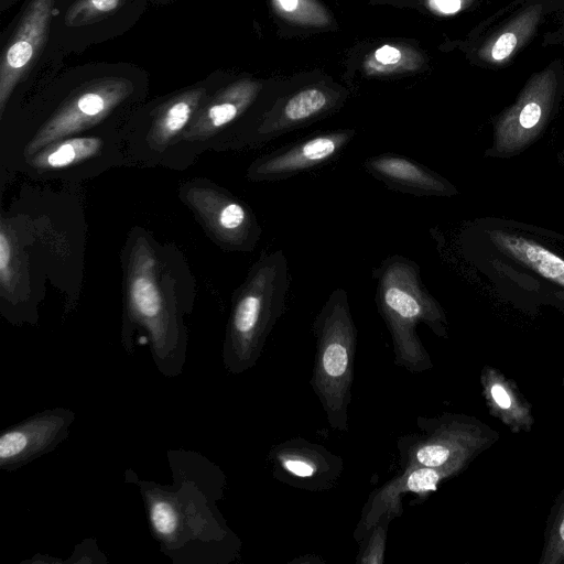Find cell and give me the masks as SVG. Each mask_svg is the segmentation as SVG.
<instances>
[{
  "label": "cell",
  "mask_w": 564,
  "mask_h": 564,
  "mask_svg": "<svg viewBox=\"0 0 564 564\" xmlns=\"http://www.w3.org/2000/svg\"><path fill=\"white\" fill-rule=\"evenodd\" d=\"M392 519L383 514L379 521L371 528L362 540L361 549L357 562L360 564H382L384 561V550L389 523Z\"/></svg>",
  "instance_id": "cb8c5ba5"
},
{
  "label": "cell",
  "mask_w": 564,
  "mask_h": 564,
  "mask_svg": "<svg viewBox=\"0 0 564 564\" xmlns=\"http://www.w3.org/2000/svg\"><path fill=\"white\" fill-rule=\"evenodd\" d=\"M312 330L316 341L312 390L328 425L348 432L358 332L344 288H336L328 295L313 321Z\"/></svg>",
  "instance_id": "5b68a950"
},
{
  "label": "cell",
  "mask_w": 564,
  "mask_h": 564,
  "mask_svg": "<svg viewBox=\"0 0 564 564\" xmlns=\"http://www.w3.org/2000/svg\"><path fill=\"white\" fill-rule=\"evenodd\" d=\"M454 468H433L424 466L404 467L403 471L373 491L365 505L354 538L361 543L371 528L383 514L392 520L402 514L401 498L408 494L424 495L437 490L446 479L458 475Z\"/></svg>",
  "instance_id": "9a60e30c"
},
{
  "label": "cell",
  "mask_w": 564,
  "mask_h": 564,
  "mask_svg": "<svg viewBox=\"0 0 564 564\" xmlns=\"http://www.w3.org/2000/svg\"><path fill=\"white\" fill-rule=\"evenodd\" d=\"M52 420H39L10 430L0 437V463L9 465L42 451L53 440L58 426Z\"/></svg>",
  "instance_id": "ffe728a7"
},
{
  "label": "cell",
  "mask_w": 564,
  "mask_h": 564,
  "mask_svg": "<svg viewBox=\"0 0 564 564\" xmlns=\"http://www.w3.org/2000/svg\"><path fill=\"white\" fill-rule=\"evenodd\" d=\"M365 170L388 188L420 197L453 196L457 189L437 172L397 153H380L367 158Z\"/></svg>",
  "instance_id": "2e32d148"
},
{
  "label": "cell",
  "mask_w": 564,
  "mask_h": 564,
  "mask_svg": "<svg viewBox=\"0 0 564 564\" xmlns=\"http://www.w3.org/2000/svg\"><path fill=\"white\" fill-rule=\"evenodd\" d=\"M150 1L155 3V4H170V3H173V2H177L180 0H150Z\"/></svg>",
  "instance_id": "f1b7e54d"
},
{
  "label": "cell",
  "mask_w": 564,
  "mask_h": 564,
  "mask_svg": "<svg viewBox=\"0 0 564 564\" xmlns=\"http://www.w3.org/2000/svg\"><path fill=\"white\" fill-rule=\"evenodd\" d=\"M438 10L445 13L456 12L460 8V0H434Z\"/></svg>",
  "instance_id": "484cf974"
},
{
  "label": "cell",
  "mask_w": 564,
  "mask_h": 564,
  "mask_svg": "<svg viewBox=\"0 0 564 564\" xmlns=\"http://www.w3.org/2000/svg\"><path fill=\"white\" fill-rule=\"evenodd\" d=\"M356 134L338 129L311 134L288 143L250 162L246 178L254 183L280 182L336 160Z\"/></svg>",
  "instance_id": "7c38bea8"
},
{
  "label": "cell",
  "mask_w": 564,
  "mask_h": 564,
  "mask_svg": "<svg viewBox=\"0 0 564 564\" xmlns=\"http://www.w3.org/2000/svg\"><path fill=\"white\" fill-rule=\"evenodd\" d=\"M121 262L127 315L149 333L158 357L174 355L184 339L182 316L195 297L194 278L182 252L134 227Z\"/></svg>",
  "instance_id": "7a4b0ae2"
},
{
  "label": "cell",
  "mask_w": 564,
  "mask_h": 564,
  "mask_svg": "<svg viewBox=\"0 0 564 564\" xmlns=\"http://www.w3.org/2000/svg\"><path fill=\"white\" fill-rule=\"evenodd\" d=\"M68 0H56V8Z\"/></svg>",
  "instance_id": "f546056e"
},
{
  "label": "cell",
  "mask_w": 564,
  "mask_h": 564,
  "mask_svg": "<svg viewBox=\"0 0 564 564\" xmlns=\"http://www.w3.org/2000/svg\"><path fill=\"white\" fill-rule=\"evenodd\" d=\"M20 253L18 234L9 218L1 216L0 223V291L2 299L14 302L23 291L25 268Z\"/></svg>",
  "instance_id": "44dd1931"
},
{
  "label": "cell",
  "mask_w": 564,
  "mask_h": 564,
  "mask_svg": "<svg viewBox=\"0 0 564 564\" xmlns=\"http://www.w3.org/2000/svg\"><path fill=\"white\" fill-rule=\"evenodd\" d=\"M417 426L422 434L398 441L403 467L454 468L462 473L498 438L496 431L488 425L463 414L420 417Z\"/></svg>",
  "instance_id": "9c48e42d"
},
{
  "label": "cell",
  "mask_w": 564,
  "mask_h": 564,
  "mask_svg": "<svg viewBox=\"0 0 564 564\" xmlns=\"http://www.w3.org/2000/svg\"><path fill=\"white\" fill-rule=\"evenodd\" d=\"M56 0H24L0 36V113L53 78L64 65L51 48Z\"/></svg>",
  "instance_id": "52a82bcc"
},
{
  "label": "cell",
  "mask_w": 564,
  "mask_h": 564,
  "mask_svg": "<svg viewBox=\"0 0 564 564\" xmlns=\"http://www.w3.org/2000/svg\"><path fill=\"white\" fill-rule=\"evenodd\" d=\"M291 285L288 258L282 250L263 252L234 291L226 329L224 360L239 373L259 360L273 327L286 310Z\"/></svg>",
  "instance_id": "277c9868"
},
{
  "label": "cell",
  "mask_w": 564,
  "mask_h": 564,
  "mask_svg": "<svg viewBox=\"0 0 564 564\" xmlns=\"http://www.w3.org/2000/svg\"><path fill=\"white\" fill-rule=\"evenodd\" d=\"M562 381H563V386H564V376H563V380Z\"/></svg>",
  "instance_id": "4dcf8cb0"
},
{
  "label": "cell",
  "mask_w": 564,
  "mask_h": 564,
  "mask_svg": "<svg viewBox=\"0 0 564 564\" xmlns=\"http://www.w3.org/2000/svg\"><path fill=\"white\" fill-rule=\"evenodd\" d=\"M226 76L219 70L199 80L147 99L121 127L129 165L172 170L174 151L199 108Z\"/></svg>",
  "instance_id": "8992f818"
},
{
  "label": "cell",
  "mask_w": 564,
  "mask_h": 564,
  "mask_svg": "<svg viewBox=\"0 0 564 564\" xmlns=\"http://www.w3.org/2000/svg\"><path fill=\"white\" fill-rule=\"evenodd\" d=\"M273 475L282 482L310 491L335 485L343 470V460L325 447L295 438L275 445L270 453Z\"/></svg>",
  "instance_id": "5bb4252c"
},
{
  "label": "cell",
  "mask_w": 564,
  "mask_h": 564,
  "mask_svg": "<svg viewBox=\"0 0 564 564\" xmlns=\"http://www.w3.org/2000/svg\"><path fill=\"white\" fill-rule=\"evenodd\" d=\"M178 195L218 247L229 252L254 250L262 228L252 208L240 197L206 178L189 180Z\"/></svg>",
  "instance_id": "8fae6325"
},
{
  "label": "cell",
  "mask_w": 564,
  "mask_h": 564,
  "mask_svg": "<svg viewBox=\"0 0 564 564\" xmlns=\"http://www.w3.org/2000/svg\"><path fill=\"white\" fill-rule=\"evenodd\" d=\"M541 14V4H533L518 13L482 45L480 57L491 65L507 63L534 33Z\"/></svg>",
  "instance_id": "d6986e66"
},
{
  "label": "cell",
  "mask_w": 564,
  "mask_h": 564,
  "mask_svg": "<svg viewBox=\"0 0 564 564\" xmlns=\"http://www.w3.org/2000/svg\"><path fill=\"white\" fill-rule=\"evenodd\" d=\"M482 395L490 414L511 432H530L534 423L531 404L514 382L497 368L485 366L480 373Z\"/></svg>",
  "instance_id": "e0dca14e"
},
{
  "label": "cell",
  "mask_w": 564,
  "mask_h": 564,
  "mask_svg": "<svg viewBox=\"0 0 564 564\" xmlns=\"http://www.w3.org/2000/svg\"><path fill=\"white\" fill-rule=\"evenodd\" d=\"M502 241H505L506 249L512 251L514 258L520 259L522 263L536 271L539 275L564 285L563 259L538 243L521 237H503Z\"/></svg>",
  "instance_id": "7402d4cb"
},
{
  "label": "cell",
  "mask_w": 564,
  "mask_h": 564,
  "mask_svg": "<svg viewBox=\"0 0 564 564\" xmlns=\"http://www.w3.org/2000/svg\"><path fill=\"white\" fill-rule=\"evenodd\" d=\"M150 0H68L58 6L51 48L61 59L122 36L142 18Z\"/></svg>",
  "instance_id": "30bf717a"
},
{
  "label": "cell",
  "mask_w": 564,
  "mask_h": 564,
  "mask_svg": "<svg viewBox=\"0 0 564 564\" xmlns=\"http://www.w3.org/2000/svg\"><path fill=\"white\" fill-rule=\"evenodd\" d=\"M540 564L564 563V491L549 517Z\"/></svg>",
  "instance_id": "603a6c76"
},
{
  "label": "cell",
  "mask_w": 564,
  "mask_h": 564,
  "mask_svg": "<svg viewBox=\"0 0 564 564\" xmlns=\"http://www.w3.org/2000/svg\"><path fill=\"white\" fill-rule=\"evenodd\" d=\"M129 165L121 128H104L57 140L19 164L14 173L36 181L80 182Z\"/></svg>",
  "instance_id": "ba28073f"
},
{
  "label": "cell",
  "mask_w": 564,
  "mask_h": 564,
  "mask_svg": "<svg viewBox=\"0 0 564 564\" xmlns=\"http://www.w3.org/2000/svg\"><path fill=\"white\" fill-rule=\"evenodd\" d=\"M375 301L392 340L394 364L411 372L433 368L416 327L424 323L433 334L447 338L446 314L425 288L419 264L391 254L372 269Z\"/></svg>",
  "instance_id": "3957f363"
},
{
  "label": "cell",
  "mask_w": 564,
  "mask_h": 564,
  "mask_svg": "<svg viewBox=\"0 0 564 564\" xmlns=\"http://www.w3.org/2000/svg\"><path fill=\"white\" fill-rule=\"evenodd\" d=\"M556 89V70L552 66L534 74L501 121L502 129L513 135H529L549 115Z\"/></svg>",
  "instance_id": "ac0fdd59"
},
{
  "label": "cell",
  "mask_w": 564,
  "mask_h": 564,
  "mask_svg": "<svg viewBox=\"0 0 564 564\" xmlns=\"http://www.w3.org/2000/svg\"><path fill=\"white\" fill-rule=\"evenodd\" d=\"M403 51L399 47L386 44L377 48L373 53L370 65L379 70H392L404 62Z\"/></svg>",
  "instance_id": "d4e9b609"
},
{
  "label": "cell",
  "mask_w": 564,
  "mask_h": 564,
  "mask_svg": "<svg viewBox=\"0 0 564 564\" xmlns=\"http://www.w3.org/2000/svg\"><path fill=\"white\" fill-rule=\"evenodd\" d=\"M279 8L286 13H295L301 0H276Z\"/></svg>",
  "instance_id": "4316f807"
},
{
  "label": "cell",
  "mask_w": 564,
  "mask_h": 564,
  "mask_svg": "<svg viewBox=\"0 0 564 564\" xmlns=\"http://www.w3.org/2000/svg\"><path fill=\"white\" fill-rule=\"evenodd\" d=\"M336 97L325 89L308 87L285 98L264 112H258L232 143L230 151L257 149L282 134L323 117L335 107Z\"/></svg>",
  "instance_id": "4fadbf2b"
},
{
  "label": "cell",
  "mask_w": 564,
  "mask_h": 564,
  "mask_svg": "<svg viewBox=\"0 0 564 564\" xmlns=\"http://www.w3.org/2000/svg\"><path fill=\"white\" fill-rule=\"evenodd\" d=\"M150 76L130 62L95 61L62 68L0 113L1 171L66 137L121 128L148 99Z\"/></svg>",
  "instance_id": "6da1fadb"
},
{
  "label": "cell",
  "mask_w": 564,
  "mask_h": 564,
  "mask_svg": "<svg viewBox=\"0 0 564 564\" xmlns=\"http://www.w3.org/2000/svg\"><path fill=\"white\" fill-rule=\"evenodd\" d=\"M18 0H0V11H7L12 8Z\"/></svg>",
  "instance_id": "83f0119b"
}]
</instances>
